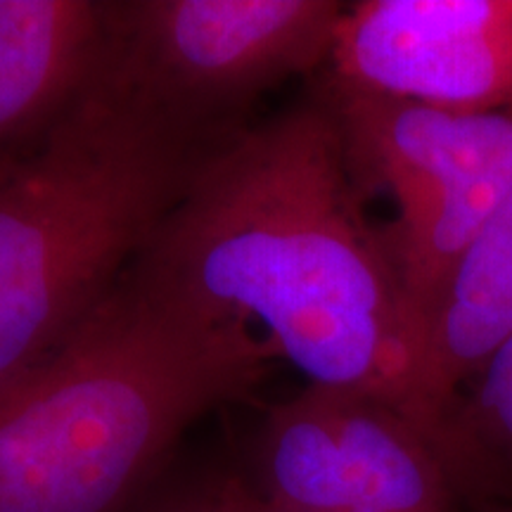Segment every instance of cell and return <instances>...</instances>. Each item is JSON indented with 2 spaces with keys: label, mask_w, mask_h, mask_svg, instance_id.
<instances>
[{
  "label": "cell",
  "mask_w": 512,
  "mask_h": 512,
  "mask_svg": "<svg viewBox=\"0 0 512 512\" xmlns=\"http://www.w3.org/2000/svg\"><path fill=\"white\" fill-rule=\"evenodd\" d=\"M318 91L211 150L124 278L411 420L420 330Z\"/></svg>",
  "instance_id": "1"
},
{
  "label": "cell",
  "mask_w": 512,
  "mask_h": 512,
  "mask_svg": "<svg viewBox=\"0 0 512 512\" xmlns=\"http://www.w3.org/2000/svg\"><path fill=\"white\" fill-rule=\"evenodd\" d=\"M273 351L121 278L0 401V512H128L192 422L259 387Z\"/></svg>",
  "instance_id": "2"
},
{
  "label": "cell",
  "mask_w": 512,
  "mask_h": 512,
  "mask_svg": "<svg viewBox=\"0 0 512 512\" xmlns=\"http://www.w3.org/2000/svg\"><path fill=\"white\" fill-rule=\"evenodd\" d=\"M211 150L95 69L55 131L0 169V401L117 290Z\"/></svg>",
  "instance_id": "3"
},
{
  "label": "cell",
  "mask_w": 512,
  "mask_h": 512,
  "mask_svg": "<svg viewBox=\"0 0 512 512\" xmlns=\"http://www.w3.org/2000/svg\"><path fill=\"white\" fill-rule=\"evenodd\" d=\"M335 0H105L98 72L145 112L219 147L268 93L330 60Z\"/></svg>",
  "instance_id": "4"
},
{
  "label": "cell",
  "mask_w": 512,
  "mask_h": 512,
  "mask_svg": "<svg viewBox=\"0 0 512 512\" xmlns=\"http://www.w3.org/2000/svg\"><path fill=\"white\" fill-rule=\"evenodd\" d=\"M316 91L366 197L396 202L382 235L422 337L448 275L512 188V112H446L328 79Z\"/></svg>",
  "instance_id": "5"
},
{
  "label": "cell",
  "mask_w": 512,
  "mask_h": 512,
  "mask_svg": "<svg viewBox=\"0 0 512 512\" xmlns=\"http://www.w3.org/2000/svg\"><path fill=\"white\" fill-rule=\"evenodd\" d=\"M261 494L304 512H456L444 467L387 403L309 384L271 408L259 437Z\"/></svg>",
  "instance_id": "6"
},
{
  "label": "cell",
  "mask_w": 512,
  "mask_h": 512,
  "mask_svg": "<svg viewBox=\"0 0 512 512\" xmlns=\"http://www.w3.org/2000/svg\"><path fill=\"white\" fill-rule=\"evenodd\" d=\"M323 79L446 112H512L510 0L347 5Z\"/></svg>",
  "instance_id": "7"
},
{
  "label": "cell",
  "mask_w": 512,
  "mask_h": 512,
  "mask_svg": "<svg viewBox=\"0 0 512 512\" xmlns=\"http://www.w3.org/2000/svg\"><path fill=\"white\" fill-rule=\"evenodd\" d=\"M105 0H0V169L31 155L95 74Z\"/></svg>",
  "instance_id": "8"
},
{
  "label": "cell",
  "mask_w": 512,
  "mask_h": 512,
  "mask_svg": "<svg viewBox=\"0 0 512 512\" xmlns=\"http://www.w3.org/2000/svg\"><path fill=\"white\" fill-rule=\"evenodd\" d=\"M512 332V188L448 275L422 325L411 422L430 434L460 387Z\"/></svg>",
  "instance_id": "9"
},
{
  "label": "cell",
  "mask_w": 512,
  "mask_h": 512,
  "mask_svg": "<svg viewBox=\"0 0 512 512\" xmlns=\"http://www.w3.org/2000/svg\"><path fill=\"white\" fill-rule=\"evenodd\" d=\"M427 441L458 501L512 498V332L434 422Z\"/></svg>",
  "instance_id": "10"
},
{
  "label": "cell",
  "mask_w": 512,
  "mask_h": 512,
  "mask_svg": "<svg viewBox=\"0 0 512 512\" xmlns=\"http://www.w3.org/2000/svg\"><path fill=\"white\" fill-rule=\"evenodd\" d=\"M214 489L223 512H304L271 501L242 477H223L214 482Z\"/></svg>",
  "instance_id": "11"
},
{
  "label": "cell",
  "mask_w": 512,
  "mask_h": 512,
  "mask_svg": "<svg viewBox=\"0 0 512 512\" xmlns=\"http://www.w3.org/2000/svg\"><path fill=\"white\" fill-rule=\"evenodd\" d=\"M128 512H223L219 496H216L214 484L200 486V489L178 491V494H169L157 498L155 503L140 505Z\"/></svg>",
  "instance_id": "12"
},
{
  "label": "cell",
  "mask_w": 512,
  "mask_h": 512,
  "mask_svg": "<svg viewBox=\"0 0 512 512\" xmlns=\"http://www.w3.org/2000/svg\"><path fill=\"white\" fill-rule=\"evenodd\" d=\"M510 3H512V0H510Z\"/></svg>",
  "instance_id": "13"
}]
</instances>
